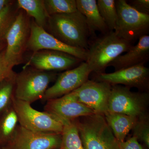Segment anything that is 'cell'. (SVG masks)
<instances>
[{
	"mask_svg": "<svg viewBox=\"0 0 149 149\" xmlns=\"http://www.w3.org/2000/svg\"><path fill=\"white\" fill-rule=\"evenodd\" d=\"M117 19L114 32L118 37L132 43L148 35L149 15L136 10L125 0L116 1Z\"/></svg>",
	"mask_w": 149,
	"mask_h": 149,
	"instance_id": "7",
	"label": "cell"
},
{
	"mask_svg": "<svg viewBox=\"0 0 149 149\" xmlns=\"http://www.w3.org/2000/svg\"><path fill=\"white\" fill-rule=\"evenodd\" d=\"M83 117L75 122L84 149H119L118 142L103 114Z\"/></svg>",
	"mask_w": 149,
	"mask_h": 149,
	"instance_id": "3",
	"label": "cell"
},
{
	"mask_svg": "<svg viewBox=\"0 0 149 149\" xmlns=\"http://www.w3.org/2000/svg\"><path fill=\"white\" fill-rule=\"evenodd\" d=\"M132 46V43L118 37L114 31H110L89 46L85 62L92 72L104 73L112 61Z\"/></svg>",
	"mask_w": 149,
	"mask_h": 149,
	"instance_id": "2",
	"label": "cell"
},
{
	"mask_svg": "<svg viewBox=\"0 0 149 149\" xmlns=\"http://www.w3.org/2000/svg\"><path fill=\"white\" fill-rule=\"evenodd\" d=\"M0 149H2L1 148H0Z\"/></svg>",
	"mask_w": 149,
	"mask_h": 149,
	"instance_id": "34",
	"label": "cell"
},
{
	"mask_svg": "<svg viewBox=\"0 0 149 149\" xmlns=\"http://www.w3.org/2000/svg\"><path fill=\"white\" fill-rule=\"evenodd\" d=\"M76 2L77 11L85 17L90 36L95 37L96 31L104 35L109 32L99 12L96 0H76Z\"/></svg>",
	"mask_w": 149,
	"mask_h": 149,
	"instance_id": "17",
	"label": "cell"
},
{
	"mask_svg": "<svg viewBox=\"0 0 149 149\" xmlns=\"http://www.w3.org/2000/svg\"><path fill=\"white\" fill-rule=\"evenodd\" d=\"M5 48L0 52V83L14 71L6 61Z\"/></svg>",
	"mask_w": 149,
	"mask_h": 149,
	"instance_id": "27",
	"label": "cell"
},
{
	"mask_svg": "<svg viewBox=\"0 0 149 149\" xmlns=\"http://www.w3.org/2000/svg\"><path fill=\"white\" fill-rule=\"evenodd\" d=\"M31 104L14 97L13 107L17 115L19 125L37 133L61 134L63 123L61 120L47 112L35 109Z\"/></svg>",
	"mask_w": 149,
	"mask_h": 149,
	"instance_id": "6",
	"label": "cell"
},
{
	"mask_svg": "<svg viewBox=\"0 0 149 149\" xmlns=\"http://www.w3.org/2000/svg\"><path fill=\"white\" fill-rule=\"evenodd\" d=\"M148 99L147 93H134L125 86L112 85L107 112L139 118L146 115Z\"/></svg>",
	"mask_w": 149,
	"mask_h": 149,
	"instance_id": "8",
	"label": "cell"
},
{
	"mask_svg": "<svg viewBox=\"0 0 149 149\" xmlns=\"http://www.w3.org/2000/svg\"><path fill=\"white\" fill-rule=\"evenodd\" d=\"M11 0H0V12L11 2Z\"/></svg>",
	"mask_w": 149,
	"mask_h": 149,
	"instance_id": "30",
	"label": "cell"
},
{
	"mask_svg": "<svg viewBox=\"0 0 149 149\" xmlns=\"http://www.w3.org/2000/svg\"><path fill=\"white\" fill-rule=\"evenodd\" d=\"M119 149H144L136 137L132 136L124 142L118 143Z\"/></svg>",
	"mask_w": 149,
	"mask_h": 149,
	"instance_id": "29",
	"label": "cell"
},
{
	"mask_svg": "<svg viewBox=\"0 0 149 149\" xmlns=\"http://www.w3.org/2000/svg\"><path fill=\"white\" fill-rule=\"evenodd\" d=\"M44 1L49 16L72 13L77 11L76 0H44Z\"/></svg>",
	"mask_w": 149,
	"mask_h": 149,
	"instance_id": "25",
	"label": "cell"
},
{
	"mask_svg": "<svg viewBox=\"0 0 149 149\" xmlns=\"http://www.w3.org/2000/svg\"><path fill=\"white\" fill-rule=\"evenodd\" d=\"M107 123L118 143L125 138L138 120V118L122 113L107 112L104 114Z\"/></svg>",
	"mask_w": 149,
	"mask_h": 149,
	"instance_id": "18",
	"label": "cell"
},
{
	"mask_svg": "<svg viewBox=\"0 0 149 149\" xmlns=\"http://www.w3.org/2000/svg\"><path fill=\"white\" fill-rule=\"evenodd\" d=\"M133 136L136 137L149 147V124L148 118L146 115L138 118L133 126Z\"/></svg>",
	"mask_w": 149,
	"mask_h": 149,
	"instance_id": "26",
	"label": "cell"
},
{
	"mask_svg": "<svg viewBox=\"0 0 149 149\" xmlns=\"http://www.w3.org/2000/svg\"><path fill=\"white\" fill-rule=\"evenodd\" d=\"M62 149L61 148H58V149Z\"/></svg>",
	"mask_w": 149,
	"mask_h": 149,
	"instance_id": "32",
	"label": "cell"
},
{
	"mask_svg": "<svg viewBox=\"0 0 149 149\" xmlns=\"http://www.w3.org/2000/svg\"><path fill=\"white\" fill-rule=\"evenodd\" d=\"M19 9L17 1H12L0 12V44L6 42V35Z\"/></svg>",
	"mask_w": 149,
	"mask_h": 149,
	"instance_id": "23",
	"label": "cell"
},
{
	"mask_svg": "<svg viewBox=\"0 0 149 149\" xmlns=\"http://www.w3.org/2000/svg\"><path fill=\"white\" fill-rule=\"evenodd\" d=\"M6 47V42L0 44V52Z\"/></svg>",
	"mask_w": 149,
	"mask_h": 149,
	"instance_id": "31",
	"label": "cell"
},
{
	"mask_svg": "<svg viewBox=\"0 0 149 149\" xmlns=\"http://www.w3.org/2000/svg\"><path fill=\"white\" fill-rule=\"evenodd\" d=\"M99 12L106 24L109 31H114L117 19V12L115 0H98Z\"/></svg>",
	"mask_w": 149,
	"mask_h": 149,
	"instance_id": "24",
	"label": "cell"
},
{
	"mask_svg": "<svg viewBox=\"0 0 149 149\" xmlns=\"http://www.w3.org/2000/svg\"><path fill=\"white\" fill-rule=\"evenodd\" d=\"M1 148V146H0V148Z\"/></svg>",
	"mask_w": 149,
	"mask_h": 149,
	"instance_id": "33",
	"label": "cell"
},
{
	"mask_svg": "<svg viewBox=\"0 0 149 149\" xmlns=\"http://www.w3.org/2000/svg\"><path fill=\"white\" fill-rule=\"evenodd\" d=\"M45 111L63 120H73L95 113L78 101L73 91L57 98L47 101Z\"/></svg>",
	"mask_w": 149,
	"mask_h": 149,
	"instance_id": "14",
	"label": "cell"
},
{
	"mask_svg": "<svg viewBox=\"0 0 149 149\" xmlns=\"http://www.w3.org/2000/svg\"><path fill=\"white\" fill-rule=\"evenodd\" d=\"M16 74L13 71L0 83V116L13 106Z\"/></svg>",
	"mask_w": 149,
	"mask_h": 149,
	"instance_id": "22",
	"label": "cell"
},
{
	"mask_svg": "<svg viewBox=\"0 0 149 149\" xmlns=\"http://www.w3.org/2000/svg\"><path fill=\"white\" fill-rule=\"evenodd\" d=\"M56 77L57 73L54 72L43 71L31 67L23 68L15 76L14 97L31 104L42 100L49 84Z\"/></svg>",
	"mask_w": 149,
	"mask_h": 149,
	"instance_id": "4",
	"label": "cell"
},
{
	"mask_svg": "<svg viewBox=\"0 0 149 149\" xmlns=\"http://www.w3.org/2000/svg\"><path fill=\"white\" fill-rule=\"evenodd\" d=\"M42 50L58 51L71 55L83 61H85L88 50L74 47L62 42L60 40L38 26L33 19L30 22V34L27 43V51L33 53Z\"/></svg>",
	"mask_w": 149,
	"mask_h": 149,
	"instance_id": "9",
	"label": "cell"
},
{
	"mask_svg": "<svg viewBox=\"0 0 149 149\" xmlns=\"http://www.w3.org/2000/svg\"><path fill=\"white\" fill-rule=\"evenodd\" d=\"M111 88L109 83L88 80L73 91L78 101L95 113L104 115L108 111Z\"/></svg>",
	"mask_w": 149,
	"mask_h": 149,
	"instance_id": "12",
	"label": "cell"
},
{
	"mask_svg": "<svg viewBox=\"0 0 149 149\" xmlns=\"http://www.w3.org/2000/svg\"><path fill=\"white\" fill-rule=\"evenodd\" d=\"M63 129L61 133L62 149H84L77 130L75 120H63Z\"/></svg>",
	"mask_w": 149,
	"mask_h": 149,
	"instance_id": "21",
	"label": "cell"
},
{
	"mask_svg": "<svg viewBox=\"0 0 149 149\" xmlns=\"http://www.w3.org/2000/svg\"><path fill=\"white\" fill-rule=\"evenodd\" d=\"M31 19L24 10L19 9L6 35L5 59L11 68L24 61L30 36Z\"/></svg>",
	"mask_w": 149,
	"mask_h": 149,
	"instance_id": "5",
	"label": "cell"
},
{
	"mask_svg": "<svg viewBox=\"0 0 149 149\" xmlns=\"http://www.w3.org/2000/svg\"><path fill=\"white\" fill-rule=\"evenodd\" d=\"M97 81L111 85L122 84L130 88L135 87L147 90L149 85V69L144 65H139L115 71L112 73L97 74Z\"/></svg>",
	"mask_w": 149,
	"mask_h": 149,
	"instance_id": "15",
	"label": "cell"
},
{
	"mask_svg": "<svg viewBox=\"0 0 149 149\" xmlns=\"http://www.w3.org/2000/svg\"><path fill=\"white\" fill-rule=\"evenodd\" d=\"M19 8L23 10L36 24L45 30L49 16L45 9L44 0H17Z\"/></svg>",
	"mask_w": 149,
	"mask_h": 149,
	"instance_id": "19",
	"label": "cell"
},
{
	"mask_svg": "<svg viewBox=\"0 0 149 149\" xmlns=\"http://www.w3.org/2000/svg\"><path fill=\"white\" fill-rule=\"evenodd\" d=\"M82 61L63 52L42 50L32 53L23 68L31 67L43 71L54 72L68 70Z\"/></svg>",
	"mask_w": 149,
	"mask_h": 149,
	"instance_id": "13",
	"label": "cell"
},
{
	"mask_svg": "<svg viewBox=\"0 0 149 149\" xmlns=\"http://www.w3.org/2000/svg\"><path fill=\"white\" fill-rule=\"evenodd\" d=\"M128 3L139 12L149 15V0H133Z\"/></svg>",
	"mask_w": 149,
	"mask_h": 149,
	"instance_id": "28",
	"label": "cell"
},
{
	"mask_svg": "<svg viewBox=\"0 0 149 149\" xmlns=\"http://www.w3.org/2000/svg\"><path fill=\"white\" fill-rule=\"evenodd\" d=\"M19 125L18 117L12 106L0 116L1 148L12 139Z\"/></svg>",
	"mask_w": 149,
	"mask_h": 149,
	"instance_id": "20",
	"label": "cell"
},
{
	"mask_svg": "<svg viewBox=\"0 0 149 149\" xmlns=\"http://www.w3.org/2000/svg\"><path fill=\"white\" fill-rule=\"evenodd\" d=\"M149 59V36L140 37L136 45L132 46L126 53L120 55L109 64L115 71L139 65H144Z\"/></svg>",
	"mask_w": 149,
	"mask_h": 149,
	"instance_id": "16",
	"label": "cell"
},
{
	"mask_svg": "<svg viewBox=\"0 0 149 149\" xmlns=\"http://www.w3.org/2000/svg\"><path fill=\"white\" fill-rule=\"evenodd\" d=\"M91 72L87 63L83 61L76 67L62 72L54 85L48 88L42 100L57 98L76 90L88 80Z\"/></svg>",
	"mask_w": 149,
	"mask_h": 149,
	"instance_id": "11",
	"label": "cell"
},
{
	"mask_svg": "<svg viewBox=\"0 0 149 149\" xmlns=\"http://www.w3.org/2000/svg\"><path fill=\"white\" fill-rule=\"evenodd\" d=\"M45 30L68 45L88 50V26L85 17L78 11L49 16Z\"/></svg>",
	"mask_w": 149,
	"mask_h": 149,
	"instance_id": "1",
	"label": "cell"
},
{
	"mask_svg": "<svg viewBox=\"0 0 149 149\" xmlns=\"http://www.w3.org/2000/svg\"><path fill=\"white\" fill-rule=\"evenodd\" d=\"M61 134L37 133L19 125L12 139L2 149L60 148Z\"/></svg>",
	"mask_w": 149,
	"mask_h": 149,
	"instance_id": "10",
	"label": "cell"
}]
</instances>
